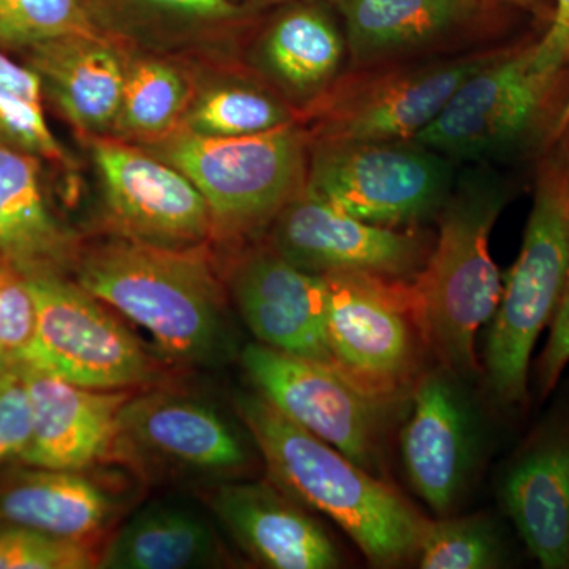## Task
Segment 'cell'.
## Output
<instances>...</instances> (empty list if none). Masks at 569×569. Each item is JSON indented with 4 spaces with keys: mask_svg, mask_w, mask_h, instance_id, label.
Here are the masks:
<instances>
[{
    "mask_svg": "<svg viewBox=\"0 0 569 569\" xmlns=\"http://www.w3.org/2000/svg\"><path fill=\"white\" fill-rule=\"evenodd\" d=\"M242 367L254 391L288 419L385 478L389 430L408 402H392L356 387L335 366L249 343Z\"/></svg>",
    "mask_w": 569,
    "mask_h": 569,
    "instance_id": "cell-10",
    "label": "cell"
},
{
    "mask_svg": "<svg viewBox=\"0 0 569 569\" xmlns=\"http://www.w3.org/2000/svg\"><path fill=\"white\" fill-rule=\"evenodd\" d=\"M234 402L274 485L331 519L373 567L417 559L429 519L387 479L283 417L260 392H241Z\"/></svg>",
    "mask_w": 569,
    "mask_h": 569,
    "instance_id": "cell-2",
    "label": "cell"
},
{
    "mask_svg": "<svg viewBox=\"0 0 569 569\" xmlns=\"http://www.w3.org/2000/svg\"><path fill=\"white\" fill-rule=\"evenodd\" d=\"M32 406L20 362L0 367V463L21 459L31 443Z\"/></svg>",
    "mask_w": 569,
    "mask_h": 569,
    "instance_id": "cell-33",
    "label": "cell"
},
{
    "mask_svg": "<svg viewBox=\"0 0 569 569\" xmlns=\"http://www.w3.org/2000/svg\"><path fill=\"white\" fill-rule=\"evenodd\" d=\"M537 40L509 44L471 74L413 141L455 164L541 156L560 138L569 67L559 71L535 69Z\"/></svg>",
    "mask_w": 569,
    "mask_h": 569,
    "instance_id": "cell-5",
    "label": "cell"
},
{
    "mask_svg": "<svg viewBox=\"0 0 569 569\" xmlns=\"http://www.w3.org/2000/svg\"><path fill=\"white\" fill-rule=\"evenodd\" d=\"M298 119L299 112L268 86L231 78L194 89L178 129L204 137H247Z\"/></svg>",
    "mask_w": 569,
    "mask_h": 569,
    "instance_id": "cell-28",
    "label": "cell"
},
{
    "mask_svg": "<svg viewBox=\"0 0 569 569\" xmlns=\"http://www.w3.org/2000/svg\"><path fill=\"white\" fill-rule=\"evenodd\" d=\"M498 498L542 568H569V407L533 427L505 466Z\"/></svg>",
    "mask_w": 569,
    "mask_h": 569,
    "instance_id": "cell-16",
    "label": "cell"
},
{
    "mask_svg": "<svg viewBox=\"0 0 569 569\" xmlns=\"http://www.w3.org/2000/svg\"><path fill=\"white\" fill-rule=\"evenodd\" d=\"M194 92L192 80L159 56H127L121 108L111 137L148 144L181 126Z\"/></svg>",
    "mask_w": 569,
    "mask_h": 569,
    "instance_id": "cell-27",
    "label": "cell"
},
{
    "mask_svg": "<svg viewBox=\"0 0 569 569\" xmlns=\"http://www.w3.org/2000/svg\"><path fill=\"white\" fill-rule=\"evenodd\" d=\"M485 50L348 70L328 92L299 112L312 122L309 144L413 140L460 86L507 50Z\"/></svg>",
    "mask_w": 569,
    "mask_h": 569,
    "instance_id": "cell-7",
    "label": "cell"
},
{
    "mask_svg": "<svg viewBox=\"0 0 569 569\" xmlns=\"http://www.w3.org/2000/svg\"><path fill=\"white\" fill-rule=\"evenodd\" d=\"M14 361V356L11 353L9 348H6L0 343V367L10 365Z\"/></svg>",
    "mask_w": 569,
    "mask_h": 569,
    "instance_id": "cell-40",
    "label": "cell"
},
{
    "mask_svg": "<svg viewBox=\"0 0 569 569\" xmlns=\"http://www.w3.org/2000/svg\"><path fill=\"white\" fill-rule=\"evenodd\" d=\"M569 127V92H568V99L567 102H565L563 111H561L560 119H559V137L565 133V130H567Z\"/></svg>",
    "mask_w": 569,
    "mask_h": 569,
    "instance_id": "cell-39",
    "label": "cell"
},
{
    "mask_svg": "<svg viewBox=\"0 0 569 569\" xmlns=\"http://www.w3.org/2000/svg\"><path fill=\"white\" fill-rule=\"evenodd\" d=\"M123 44L104 33H74L20 51L39 74L44 97L67 122L88 137H111L121 108Z\"/></svg>",
    "mask_w": 569,
    "mask_h": 569,
    "instance_id": "cell-21",
    "label": "cell"
},
{
    "mask_svg": "<svg viewBox=\"0 0 569 569\" xmlns=\"http://www.w3.org/2000/svg\"><path fill=\"white\" fill-rule=\"evenodd\" d=\"M82 140L99 173L104 217L116 236L152 246L198 247L216 233L203 194L173 164L119 138Z\"/></svg>",
    "mask_w": 569,
    "mask_h": 569,
    "instance_id": "cell-12",
    "label": "cell"
},
{
    "mask_svg": "<svg viewBox=\"0 0 569 569\" xmlns=\"http://www.w3.org/2000/svg\"><path fill=\"white\" fill-rule=\"evenodd\" d=\"M32 406L29 467L82 471L114 449L119 418L132 389H92L20 365Z\"/></svg>",
    "mask_w": 569,
    "mask_h": 569,
    "instance_id": "cell-19",
    "label": "cell"
},
{
    "mask_svg": "<svg viewBox=\"0 0 569 569\" xmlns=\"http://www.w3.org/2000/svg\"><path fill=\"white\" fill-rule=\"evenodd\" d=\"M213 515L250 559L272 569L342 567L336 542L274 482H228L213 490Z\"/></svg>",
    "mask_w": 569,
    "mask_h": 569,
    "instance_id": "cell-20",
    "label": "cell"
},
{
    "mask_svg": "<svg viewBox=\"0 0 569 569\" xmlns=\"http://www.w3.org/2000/svg\"><path fill=\"white\" fill-rule=\"evenodd\" d=\"M433 236L395 230L337 211L305 189L269 224V246L302 271L408 280L421 271Z\"/></svg>",
    "mask_w": 569,
    "mask_h": 569,
    "instance_id": "cell-13",
    "label": "cell"
},
{
    "mask_svg": "<svg viewBox=\"0 0 569 569\" xmlns=\"http://www.w3.org/2000/svg\"><path fill=\"white\" fill-rule=\"evenodd\" d=\"M455 182V163L413 140L317 142L305 190L362 222L415 230L437 220Z\"/></svg>",
    "mask_w": 569,
    "mask_h": 569,
    "instance_id": "cell-8",
    "label": "cell"
},
{
    "mask_svg": "<svg viewBox=\"0 0 569 569\" xmlns=\"http://www.w3.org/2000/svg\"><path fill=\"white\" fill-rule=\"evenodd\" d=\"M99 567L89 541L54 537L29 527L0 523V569Z\"/></svg>",
    "mask_w": 569,
    "mask_h": 569,
    "instance_id": "cell-32",
    "label": "cell"
},
{
    "mask_svg": "<svg viewBox=\"0 0 569 569\" xmlns=\"http://www.w3.org/2000/svg\"><path fill=\"white\" fill-rule=\"evenodd\" d=\"M468 380L427 369L408 400L399 448L411 489L438 518L452 515L481 458V419Z\"/></svg>",
    "mask_w": 569,
    "mask_h": 569,
    "instance_id": "cell-14",
    "label": "cell"
},
{
    "mask_svg": "<svg viewBox=\"0 0 569 569\" xmlns=\"http://www.w3.org/2000/svg\"><path fill=\"white\" fill-rule=\"evenodd\" d=\"M74 280L144 329L171 361L217 366L234 353L227 299L204 246L162 247L116 236L82 250Z\"/></svg>",
    "mask_w": 569,
    "mask_h": 569,
    "instance_id": "cell-1",
    "label": "cell"
},
{
    "mask_svg": "<svg viewBox=\"0 0 569 569\" xmlns=\"http://www.w3.org/2000/svg\"><path fill=\"white\" fill-rule=\"evenodd\" d=\"M347 40L331 14L312 2L288 7L258 37L253 66L296 111L317 103L342 77Z\"/></svg>",
    "mask_w": 569,
    "mask_h": 569,
    "instance_id": "cell-22",
    "label": "cell"
},
{
    "mask_svg": "<svg viewBox=\"0 0 569 569\" xmlns=\"http://www.w3.org/2000/svg\"><path fill=\"white\" fill-rule=\"evenodd\" d=\"M568 280L569 127L538 157L522 247L489 323L482 372L498 406L529 402L531 355L559 312Z\"/></svg>",
    "mask_w": 569,
    "mask_h": 569,
    "instance_id": "cell-4",
    "label": "cell"
},
{
    "mask_svg": "<svg viewBox=\"0 0 569 569\" xmlns=\"http://www.w3.org/2000/svg\"><path fill=\"white\" fill-rule=\"evenodd\" d=\"M323 279L332 366L369 395L408 402L432 358L410 279L362 274Z\"/></svg>",
    "mask_w": 569,
    "mask_h": 569,
    "instance_id": "cell-9",
    "label": "cell"
},
{
    "mask_svg": "<svg viewBox=\"0 0 569 569\" xmlns=\"http://www.w3.org/2000/svg\"><path fill=\"white\" fill-rule=\"evenodd\" d=\"M508 197L507 182L489 164L456 178L438 213L429 257L410 279L430 355L438 366L468 381L482 376L477 337L496 316L503 291L490 234Z\"/></svg>",
    "mask_w": 569,
    "mask_h": 569,
    "instance_id": "cell-3",
    "label": "cell"
},
{
    "mask_svg": "<svg viewBox=\"0 0 569 569\" xmlns=\"http://www.w3.org/2000/svg\"><path fill=\"white\" fill-rule=\"evenodd\" d=\"M112 451L137 463L209 477L250 466L249 447L233 421L206 400L170 391L127 400Z\"/></svg>",
    "mask_w": 569,
    "mask_h": 569,
    "instance_id": "cell-15",
    "label": "cell"
},
{
    "mask_svg": "<svg viewBox=\"0 0 569 569\" xmlns=\"http://www.w3.org/2000/svg\"><path fill=\"white\" fill-rule=\"evenodd\" d=\"M228 288L258 343L332 366L323 276L302 271L268 244L236 261Z\"/></svg>",
    "mask_w": 569,
    "mask_h": 569,
    "instance_id": "cell-17",
    "label": "cell"
},
{
    "mask_svg": "<svg viewBox=\"0 0 569 569\" xmlns=\"http://www.w3.org/2000/svg\"><path fill=\"white\" fill-rule=\"evenodd\" d=\"M549 328L548 342L537 365V387L541 399H546L557 388L569 366V280L559 312Z\"/></svg>",
    "mask_w": 569,
    "mask_h": 569,
    "instance_id": "cell-35",
    "label": "cell"
},
{
    "mask_svg": "<svg viewBox=\"0 0 569 569\" xmlns=\"http://www.w3.org/2000/svg\"><path fill=\"white\" fill-rule=\"evenodd\" d=\"M141 148L197 186L222 238L269 228L305 189L310 153L299 122L247 137H204L176 129Z\"/></svg>",
    "mask_w": 569,
    "mask_h": 569,
    "instance_id": "cell-6",
    "label": "cell"
},
{
    "mask_svg": "<svg viewBox=\"0 0 569 569\" xmlns=\"http://www.w3.org/2000/svg\"><path fill=\"white\" fill-rule=\"evenodd\" d=\"M533 66L541 71L569 67V0H553L552 20L535 44Z\"/></svg>",
    "mask_w": 569,
    "mask_h": 569,
    "instance_id": "cell-36",
    "label": "cell"
},
{
    "mask_svg": "<svg viewBox=\"0 0 569 569\" xmlns=\"http://www.w3.org/2000/svg\"><path fill=\"white\" fill-rule=\"evenodd\" d=\"M43 160L0 141V264L20 274H66L81 247L52 211Z\"/></svg>",
    "mask_w": 569,
    "mask_h": 569,
    "instance_id": "cell-23",
    "label": "cell"
},
{
    "mask_svg": "<svg viewBox=\"0 0 569 569\" xmlns=\"http://www.w3.org/2000/svg\"><path fill=\"white\" fill-rule=\"evenodd\" d=\"M501 2L511 3L518 9L530 11L538 18H546L550 22L552 20L553 6L548 0H501Z\"/></svg>",
    "mask_w": 569,
    "mask_h": 569,
    "instance_id": "cell-37",
    "label": "cell"
},
{
    "mask_svg": "<svg viewBox=\"0 0 569 569\" xmlns=\"http://www.w3.org/2000/svg\"><path fill=\"white\" fill-rule=\"evenodd\" d=\"M236 6L244 7L247 10L258 9V7L276 6V3L298 2V0H230Z\"/></svg>",
    "mask_w": 569,
    "mask_h": 569,
    "instance_id": "cell-38",
    "label": "cell"
},
{
    "mask_svg": "<svg viewBox=\"0 0 569 569\" xmlns=\"http://www.w3.org/2000/svg\"><path fill=\"white\" fill-rule=\"evenodd\" d=\"M82 0H0V47L22 51L32 44L99 33Z\"/></svg>",
    "mask_w": 569,
    "mask_h": 569,
    "instance_id": "cell-31",
    "label": "cell"
},
{
    "mask_svg": "<svg viewBox=\"0 0 569 569\" xmlns=\"http://www.w3.org/2000/svg\"><path fill=\"white\" fill-rule=\"evenodd\" d=\"M100 32L122 44L164 50L217 39L252 10L230 0H82Z\"/></svg>",
    "mask_w": 569,
    "mask_h": 569,
    "instance_id": "cell-25",
    "label": "cell"
},
{
    "mask_svg": "<svg viewBox=\"0 0 569 569\" xmlns=\"http://www.w3.org/2000/svg\"><path fill=\"white\" fill-rule=\"evenodd\" d=\"M222 548L209 520L178 501H157L127 520L99 559L107 569L216 567Z\"/></svg>",
    "mask_w": 569,
    "mask_h": 569,
    "instance_id": "cell-26",
    "label": "cell"
},
{
    "mask_svg": "<svg viewBox=\"0 0 569 569\" xmlns=\"http://www.w3.org/2000/svg\"><path fill=\"white\" fill-rule=\"evenodd\" d=\"M36 329L14 355L20 365L92 389H133L156 378L151 356L108 306L66 274L26 277Z\"/></svg>",
    "mask_w": 569,
    "mask_h": 569,
    "instance_id": "cell-11",
    "label": "cell"
},
{
    "mask_svg": "<svg viewBox=\"0 0 569 569\" xmlns=\"http://www.w3.org/2000/svg\"><path fill=\"white\" fill-rule=\"evenodd\" d=\"M0 141L63 171L77 170L69 151L52 133L44 112L43 84L37 71L0 47Z\"/></svg>",
    "mask_w": 569,
    "mask_h": 569,
    "instance_id": "cell-29",
    "label": "cell"
},
{
    "mask_svg": "<svg viewBox=\"0 0 569 569\" xmlns=\"http://www.w3.org/2000/svg\"><path fill=\"white\" fill-rule=\"evenodd\" d=\"M36 329V302L28 280L0 264V343L17 355L28 346Z\"/></svg>",
    "mask_w": 569,
    "mask_h": 569,
    "instance_id": "cell-34",
    "label": "cell"
},
{
    "mask_svg": "<svg viewBox=\"0 0 569 569\" xmlns=\"http://www.w3.org/2000/svg\"><path fill=\"white\" fill-rule=\"evenodd\" d=\"M422 569H493L508 565L500 527L488 515L427 520L417 559Z\"/></svg>",
    "mask_w": 569,
    "mask_h": 569,
    "instance_id": "cell-30",
    "label": "cell"
},
{
    "mask_svg": "<svg viewBox=\"0 0 569 569\" xmlns=\"http://www.w3.org/2000/svg\"><path fill=\"white\" fill-rule=\"evenodd\" d=\"M31 468L0 486V523L89 541L114 516L118 500L82 471Z\"/></svg>",
    "mask_w": 569,
    "mask_h": 569,
    "instance_id": "cell-24",
    "label": "cell"
},
{
    "mask_svg": "<svg viewBox=\"0 0 569 569\" xmlns=\"http://www.w3.org/2000/svg\"><path fill=\"white\" fill-rule=\"evenodd\" d=\"M350 70L460 54L477 0H331Z\"/></svg>",
    "mask_w": 569,
    "mask_h": 569,
    "instance_id": "cell-18",
    "label": "cell"
}]
</instances>
